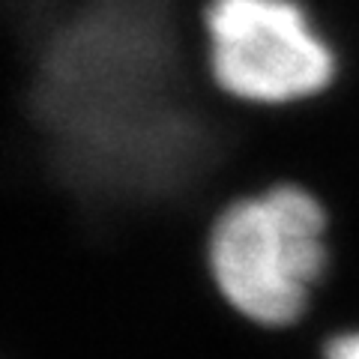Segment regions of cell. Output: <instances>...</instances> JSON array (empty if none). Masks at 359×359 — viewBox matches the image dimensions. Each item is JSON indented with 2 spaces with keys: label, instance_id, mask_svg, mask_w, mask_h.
Listing matches in <instances>:
<instances>
[{
  "label": "cell",
  "instance_id": "obj_1",
  "mask_svg": "<svg viewBox=\"0 0 359 359\" xmlns=\"http://www.w3.org/2000/svg\"><path fill=\"white\" fill-rule=\"evenodd\" d=\"M327 212L299 186L231 204L212 224L210 269L216 287L255 323L297 320L327 264Z\"/></svg>",
  "mask_w": 359,
  "mask_h": 359
},
{
  "label": "cell",
  "instance_id": "obj_2",
  "mask_svg": "<svg viewBox=\"0 0 359 359\" xmlns=\"http://www.w3.org/2000/svg\"><path fill=\"white\" fill-rule=\"evenodd\" d=\"M204 27L212 78L245 102L309 99L335 75L330 45L297 0H210Z\"/></svg>",
  "mask_w": 359,
  "mask_h": 359
},
{
  "label": "cell",
  "instance_id": "obj_3",
  "mask_svg": "<svg viewBox=\"0 0 359 359\" xmlns=\"http://www.w3.org/2000/svg\"><path fill=\"white\" fill-rule=\"evenodd\" d=\"M327 359H359V330L335 335L327 344Z\"/></svg>",
  "mask_w": 359,
  "mask_h": 359
}]
</instances>
